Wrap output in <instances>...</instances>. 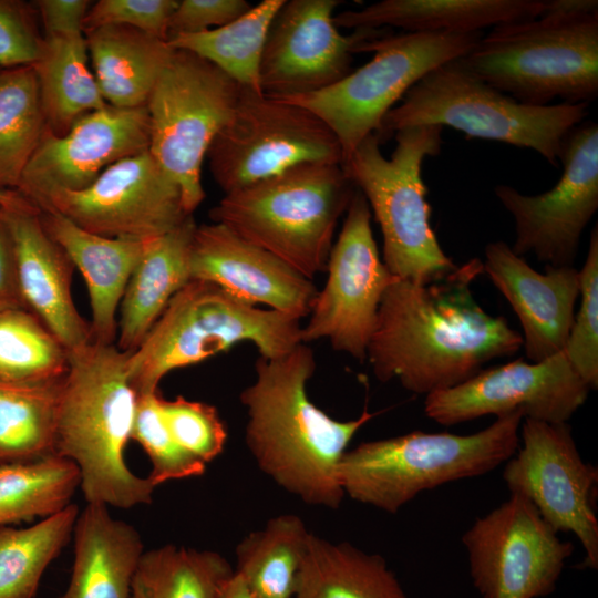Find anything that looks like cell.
<instances>
[{"label":"cell","instance_id":"6da1fadb","mask_svg":"<svg viewBox=\"0 0 598 598\" xmlns=\"http://www.w3.org/2000/svg\"><path fill=\"white\" fill-rule=\"evenodd\" d=\"M483 272L482 260L473 258L426 285L395 277L381 299L367 349L379 381L396 379L426 396L522 349V334L507 319L489 315L474 298L472 285Z\"/></svg>","mask_w":598,"mask_h":598},{"label":"cell","instance_id":"7a4b0ae2","mask_svg":"<svg viewBox=\"0 0 598 598\" xmlns=\"http://www.w3.org/2000/svg\"><path fill=\"white\" fill-rule=\"evenodd\" d=\"M316 359L307 343L255 363L256 379L239 395L247 412L245 442L258 467L307 505L338 508L346 496L338 478L342 455L375 414L339 421L308 396Z\"/></svg>","mask_w":598,"mask_h":598},{"label":"cell","instance_id":"3957f363","mask_svg":"<svg viewBox=\"0 0 598 598\" xmlns=\"http://www.w3.org/2000/svg\"><path fill=\"white\" fill-rule=\"evenodd\" d=\"M127 354L92 341L69 352L56 420L55 453L76 465L85 502L116 508L150 504L156 488L125 463L137 399Z\"/></svg>","mask_w":598,"mask_h":598},{"label":"cell","instance_id":"277c9868","mask_svg":"<svg viewBox=\"0 0 598 598\" xmlns=\"http://www.w3.org/2000/svg\"><path fill=\"white\" fill-rule=\"evenodd\" d=\"M355 192L341 164L306 163L225 194L209 216L313 280Z\"/></svg>","mask_w":598,"mask_h":598},{"label":"cell","instance_id":"5b68a950","mask_svg":"<svg viewBox=\"0 0 598 598\" xmlns=\"http://www.w3.org/2000/svg\"><path fill=\"white\" fill-rule=\"evenodd\" d=\"M523 420L516 411L473 434L413 431L360 443L340 460V486L351 499L395 514L424 491L504 464L519 446Z\"/></svg>","mask_w":598,"mask_h":598},{"label":"cell","instance_id":"8992f818","mask_svg":"<svg viewBox=\"0 0 598 598\" xmlns=\"http://www.w3.org/2000/svg\"><path fill=\"white\" fill-rule=\"evenodd\" d=\"M457 60L523 104H589L598 95V12L545 8L537 18L492 28Z\"/></svg>","mask_w":598,"mask_h":598},{"label":"cell","instance_id":"52a82bcc","mask_svg":"<svg viewBox=\"0 0 598 598\" xmlns=\"http://www.w3.org/2000/svg\"><path fill=\"white\" fill-rule=\"evenodd\" d=\"M243 342L254 344L260 357H281L302 342L300 321L246 303L212 282L190 279L127 354L130 383L136 394L155 392L169 372Z\"/></svg>","mask_w":598,"mask_h":598},{"label":"cell","instance_id":"ba28073f","mask_svg":"<svg viewBox=\"0 0 598 598\" xmlns=\"http://www.w3.org/2000/svg\"><path fill=\"white\" fill-rule=\"evenodd\" d=\"M443 127L419 125L394 133L390 158L375 133L341 164L367 199L383 238V262L396 278L417 285L437 281L457 266L441 248L430 224L431 207L422 179L426 157L441 152Z\"/></svg>","mask_w":598,"mask_h":598},{"label":"cell","instance_id":"9c48e42d","mask_svg":"<svg viewBox=\"0 0 598 598\" xmlns=\"http://www.w3.org/2000/svg\"><path fill=\"white\" fill-rule=\"evenodd\" d=\"M587 115V103L523 104L475 76L456 59L417 81L386 113L375 134L383 142L410 126H448L468 138L533 150L557 166L566 135Z\"/></svg>","mask_w":598,"mask_h":598},{"label":"cell","instance_id":"30bf717a","mask_svg":"<svg viewBox=\"0 0 598 598\" xmlns=\"http://www.w3.org/2000/svg\"><path fill=\"white\" fill-rule=\"evenodd\" d=\"M481 37V32L385 35L381 31L355 48V53L373 52L368 63L326 89L280 100L317 115L337 137L343 163L367 136L378 133L386 113L417 81L465 55Z\"/></svg>","mask_w":598,"mask_h":598},{"label":"cell","instance_id":"8fae6325","mask_svg":"<svg viewBox=\"0 0 598 598\" xmlns=\"http://www.w3.org/2000/svg\"><path fill=\"white\" fill-rule=\"evenodd\" d=\"M241 89L205 59L174 49L148 97V151L179 187L189 215L205 198L202 166Z\"/></svg>","mask_w":598,"mask_h":598},{"label":"cell","instance_id":"7c38bea8","mask_svg":"<svg viewBox=\"0 0 598 598\" xmlns=\"http://www.w3.org/2000/svg\"><path fill=\"white\" fill-rule=\"evenodd\" d=\"M216 184L229 194L306 163H342L340 144L308 109L241 89L235 111L207 152Z\"/></svg>","mask_w":598,"mask_h":598},{"label":"cell","instance_id":"4fadbf2b","mask_svg":"<svg viewBox=\"0 0 598 598\" xmlns=\"http://www.w3.org/2000/svg\"><path fill=\"white\" fill-rule=\"evenodd\" d=\"M470 576L482 598H540L553 594L574 551L524 496L478 517L462 536Z\"/></svg>","mask_w":598,"mask_h":598},{"label":"cell","instance_id":"5bb4252c","mask_svg":"<svg viewBox=\"0 0 598 598\" xmlns=\"http://www.w3.org/2000/svg\"><path fill=\"white\" fill-rule=\"evenodd\" d=\"M519 440L522 446L504 463L509 493L528 499L557 533H573L585 551L581 566L597 569V467L580 456L568 423L524 419Z\"/></svg>","mask_w":598,"mask_h":598},{"label":"cell","instance_id":"9a60e30c","mask_svg":"<svg viewBox=\"0 0 598 598\" xmlns=\"http://www.w3.org/2000/svg\"><path fill=\"white\" fill-rule=\"evenodd\" d=\"M371 217L357 189L328 258L326 283L301 327L303 343L327 339L334 351L361 362L367 360L381 299L395 279L380 257Z\"/></svg>","mask_w":598,"mask_h":598},{"label":"cell","instance_id":"2e32d148","mask_svg":"<svg viewBox=\"0 0 598 598\" xmlns=\"http://www.w3.org/2000/svg\"><path fill=\"white\" fill-rule=\"evenodd\" d=\"M558 183L539 195L508 185L494 193L512 215L517 256L533 254L545 267H574L582 231L598 209V125L584 121L566 135Z\"/></svg>","mask_w":598,"mask_h":598},{"label":"cell","instance_id":"e0dca14e","mask_svg":"<svg viewBox=\"0 0 598 598\" xmlns=\"http://www.w3.org/2000/svg\"><path fill=\"white\" fill-rule=\"evenodd\" d=\"M590 388L561 350L540 362L517 359L425 396L424 412L442 425L519 411L524 419L567 423Z\"/></svg>","mask_w":598,"mask_h":598},{"label":"cell","instance_id":"ac0fdd59","mask_svg":"<svg viewBox=\"0 0 598 598\" xmlns=\"http://www.w3.org/2000/svg\"><path fill=\"white\" fill-rule=\"evenodd\" d=\"M38 209L55 210L96 235L140 240L164 235L192 216L179 187L148 150L112 164L84 189L51 194Z\"/></svg>","mask_w":598,"mask_h":598},{"label":"cell","instance_id":"d6986e66","mask_svg":"<svg viewBox=\"0 0 598 598\" xmlns=\"http://www.w3.org/2000/svg\"><path fill=\"white\" fill-rule=\"evenodd\" d=\"M337 0H285L276 13L259 66L261 93L276 97L303 95L347 76L355 48L378 30L343 35L334 24Z\"/></svg>","mask_w":598,"mask_h":598},{"label":"cell","instance_id":"ffe728a7","mask_svg":"<svg viewBox=\"0 0 598 598\" xmlns=\"http://www.w3.org/2000/svg\"><path fill=\"white\" fill-rule=\"evenodd\" d=\"M146 106L106 105L79 118L62 136L48 128L16 189L33 206L56 192H78L91 185L112 164L148 150Z\"/></svg>","mask_w":598,"mask_h":598},{"label":"cell","instance_id":"44dd1931","mask_svg":"<svg viewBox=\"0 0 598 598\" xmlns=\"http://www.w3.org/2000/svg\"><path fill=\"white\" fill-rule=\"evenodd\" d=\"M189 270L192 279L299 321L308 317L318 292L312 280L218 223L196 225Z\"/></svg>","mask_w":598,"mask_h":598},{"label":"cell","instance_id":"7402d4cb","mask_svg":"<svg viewBox=\"0 0 598 598\" xmlns=\"http://www.w3.org/2000/svg\"><path fill=\"white\" fill-rule=\"evenodd\" d=\"M483 271L509 302L523 328L530 362H540L565 348L580 293L575 267H545L538 272L504 241L485 246Z\"/></svg>","mask_w":598,"mask_h":598},{"label":"cell","instance_id":"603a6c76","mask_svg":"<svg viewBox=\"0 0 598 598\" xmlns=\"http://www.w3.org/2000/svg\"><path fill=\"white\" fill-rule=\"evenodd\" d=\"M1 209L13 236L19 283L28 309L68 352L83 348L92 341L91 328L72 299L73 262L45 230L39 209L24 197Z\"/></svg>","mask_w":598,"mask_h":598},{"label":"cell","instance_id":"cb8c5ba5","mask_svg":"<svg viewBox=\"0 0 598 598\" xmlns=\"http://www.w3.org/2000/svg\"><path fill=\"white\" fill-rule=\"evenodd\" d=\"M39 215L45 230L86 282L92 342L113 344L117 334L116 312L145 240L96 235L52 209L39 210Z\"/></svg>","mask_w":598,"mask_h":598},{"label":"cell","instance_id":"d4e9b609","mask_svg":"<svg viewBox=\"0 0 598 598\" xmlns=\"http://www.w3.org/2000/svg\"><path fill=\"white\" fill-rule=\"evenodd\" d=\"M73 565L59 598H131L144 553L138 530L113 517L103 504L86 503L73 529Z\"/></svg>","mask_w":598,"mask_h":598},{"label":"cell","instance_id":"484cf974","mask_svg":"<svg viewBox=\"0 0 598 598\" xmlns=\"http://www.w3.org/2000/svg\"><path fill=\"white\" fill-rule=\"evenodd\" d=\"M545 0H382L334 14L338 28L405 32L474 33L539 17Z\"/></svg>","mask_w":598,"mask_h":598},{"label":"cell","instance_id":"4316f807","mask_svg":"<svg viewBox=\"0 0 598 598\" xmlns=\"http://www.w3.org/2000/svg\"><path fill=\"white\" fill-rule=\"evenodd\" d=\"M193 215L171 231L145 240L120 305L116 347L133 352L169 300L192 278L189 248L196 228Z\"/></svg>","mask_w":598,"mask_h":598},{"label":"cell","instance_id":"83f0119b","mask_svg":"<svg viewBox=\"0 0 598 598\" xmlns=\"http://www.w3.org/2000/svg\"><path fill=\"white\" fill-rule=\"evenodd\" d=\"M83 33L104 101L118 109L146 106L174 52L168 42L124 25H104Z\"/></svg>","mask_w":598,"mask_h":598},{"label":"cell","instance_id":"f1b7e54d","mask_svg":"<svg viewBox=\"0 0 598 598\" xmlns=\"http://www.w3.org/2000/svg\"><path fill=\"white\" fill-rule=\"evenodd\" d=\"M31 66L52 134L64 135L79 118L107 105L89 66L84 33L44 35Z\"/></svg>","mask_w":598,"mask_h":598},{"label":"cell","instance_id":"f546056e","mask_svg":"<svg viewBox=\"0 0 598 598\" xmlns=\"http://www.w3.org/2000/svg\"><path fill=\"white\" fill-rule=\"evenodd\" d=\"M293 598H409L385 559L311 533Z\"/></svg>","mask_w":598,"mask_h":598},{"label":"cell","instance_id":"4dcf8cb0","mask_svg":"<svg viewBox=\"0 0 598 598\" xmlns=\"http://www.w3.org/2000/svg\"><path fill=\"white\" fill-rule=\"evenodd\" d=\"M64 375L37 381L0 379V465L58 456L56 420Z\"/></svg>","mask_w":598,"mask_h":598},{"label":"cell","instance_id":"1f68e13d","mask_svg":"<svg viewBox=\"0 0 598 598\" xmlns=\"http://www.w3.org/2000/svg\"><path fill=\"white\" fill-rule=\"evenodd\" d=\"M311 533L301 517L278 515L236 546L234 569L254 598H293Z\"/></svg>","mask_w":598,"mask_h":598},{"label":"cell","instance_id":"d6a6232c","mask_svg":"<svg viewBox=\"0 0 598 598\" xmlns=\"http://www.w3.org/2000/svg\"><path fill=\"white\" fill-rule=\"evenodd\" d=\"M285 0H262L234 21L204 32L167 39L175 50L210 62L235 82L261 93L259 66L270 24Z\"/></svg>","mask_w":598,"mask_h":598},{"label":"cell","instance_id":"836d02e7","mask_svg":"<svg viewBox=\"0 0 598 598\" xmlns=\"http://www.w3.org/2000/svg\"><path fill=\"white\" fill-rule=\"evenodd\" d=\"M234 571L219 553L164 545L142 554L131 598H217Z\"/></svg>","mask_w":598,"mask_h":598},{"label":"cell","instance_id":"e575fe53","mask_svg":"<svg viewBox=\"0 0 598 598\" xmlns=\"http://www.w3.org/2000/svg\"><path fill=\"white\" fill-rule=\"evenodd\" d=\"M78 505L25 527L0 526V598H34L42 576L73 535Z\"/></svg>","mask_w":598,"mask_h":598},{"label":"cell","instance_id":"d590c367","mask_svg":"<svg viewBox=\"0 0 598 598\" xmlns=\"http://www.w3.org/2000/svg\"><path fill=\"white\" fill-rule=\"evenodd\" d=\"M47 122L33 68L0 69V190H16Z\"/></svg>","mask_w":598,"mask_h":598},{"label":"cell","instance_id":"8d00e7d4","mask_svg":"<svg viewBox=\"0 0 598 598\" xmlns=\"http://www.w3.org/2000/svg\"><path fill=\"white\" fill-rule=\"evenodd\" d=\"M80 487L76 465L51 456L0 465V526L45 518L72 502Z\"/></svg>","mask_w":598,"mask_h":598},{"label":"cell","instance_id":"74e56055","mask_svg":"<svg viewBox=\"0 0 598 598\" xmlns=\"http://www.w3.org/2000/svg\"><path fill=\"white\" fill-rule=\"evenodd\" d=\"M69 352L30 310L0 311V379L37 381L63 377Z\"/></svg>","mask_w":598,"mask_h":598},{"label":"cell","instance_id":"f35d334b","mask_svg":"<svg viewBox=\"0 0 598 598\" xmlns=\"http://www.w3.org/2000/svg\"><path fill=\"white\" fill-rule=\"evenodd\" d=\"M158 390L140 393L131 433L147 454L152 470L148 480L157 487L173 481L202 476L206 464L183 447L172 436L161 410Z\"/></svg>","mask_w":598,"mask_h":598},{"label":"cell","instance_id":"ab89813d","mask_svg":"<svg viewBox=\"0 0 598 598\" xmlns=\"http://www.w3.org/2000/svg\"><path fill=\"white\" fill-rule=\"evenodd\" d=\"M580 276V306L563 349L590 390L598 386V228L590 234Z\"/></svg>","mask_w":598,"mask_h":598},{"label":"cell","instance_id":"60d3db41","mask_svg":"<svg viewBox=\"0 0 598 598\" xmlns=\"http://www.w3.org/2000/svg\"><path fill=\"white\" fill-rule=\"evenodd\" d=\"M161 410L177 444L199 461L207 464L224 451L227 430L214 405L181 395L162 396Z\"/></svg>","mask_w":598,"mask_h":598},{"label":"cell","instance_id":"b9f144b4","mask_svg":"<svg viewBox=\"0 0 598 598\" xmlns=\"http://www.w3.org/2000/svg\"><path fill=\"white\" fill-rule=\"evenodd\" d=\"M176 0H99L91 4L83 23L85 30L124 25L167 41Z\"/></svg>","mask_w":598,"mask_h":598},{"label":"cell","instance_id":"7bdbcfd3","mask_svg":"<svg viewBox=\"0 0 598 598\" xmlns=\"http://www.w3.org/2000/svg\"><path fill=\"white\" fill-rule=\"evenodd\" d=\"M42 40L30 4L0 0V69L33 65L40 55Z\"/></svg>","mask_w":598,"mask_h":598},{"label":"cell","instance_id":"ee69618b","mask_svg":"<svg viewBox=\"0 0 598 598\" xmlns=\"http://www.w3.org/2000/svg\"><path fill=\"white\" fill-rule=\"evenodd\" d=\"M250 8V3L245 0L178 1L169 20L168 38L223 27L246 13Z\"/></svg>","mask_w":598,"mask_h":598},{"label":"cell","instance_id":"f6af8a7d","mask_svg":"<svg viewBox=\"0 0 598 598\" xmlns=\"http://www.w3.org/2000/svg\"><path fill=\"white\" fill-rule=\"evenodd\" d=\"M40 14L44 35L83 33L87 0H39L33 2Z\"/></svg>","mask_w":598,"mask_h":598},{"label":"cell","instance_id":"bcb514c9","mask_svg":"<svg viewBox=\"0 0 598 598\" xmlns=\"http://www.w3.org/2000/svg\"><path fill=\"white\" fill-rule=\"evenodd\" d=\"M10 309L29 310L19 283L13 236L0 207V311Z\"/></svg>","mask_w":598,"mask_h":598},{"label":"cell","instance_id":"7dc6e473","mask_svg":"<svg viewBox=\"0 0 598 598\" xmlns=\"http://www.w3.org/2000/svg\"><path fill=\"white\" fill-rule=\"evenodd\" d=\"M217 598H254L243 578L234 574L225 581Z\"/></svg>","mask_w":598,"mask_h":598},{"label":"cell","instance_id":"c3c4849f","mask_svg":"<svg viewBox=\"0 0 598 598\" xmlns=\"http://www.w3.org/2000/svg\"><path fill=\"white\" fill-rule=\"evenodd\" d=\"M19 194L16 190H0V206L6 207L17 202Z\"/></svg>","mask_w":598,"mask_h":598}]
</instances>
